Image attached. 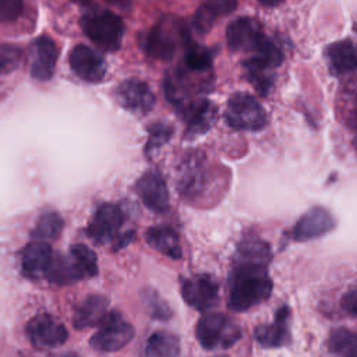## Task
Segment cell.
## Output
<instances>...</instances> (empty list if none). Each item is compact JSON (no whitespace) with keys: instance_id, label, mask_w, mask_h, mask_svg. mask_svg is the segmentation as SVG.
I'll list each match as a JSON object with an SVG mask.
<instances>
[{"instance_id":"cell-1","label":"cell","mask_w":357,"mask_h":357,"mask_svg":"<svg viewBox=\"0 0 357 357\" xmlns=\"http://www.w3.org/2000/svg\"><path fill=\"white\" fill-rule=\"evenodd\" d=\"M272 289L273 283L266 262L234 257L229 276L227 305L230 310L247 311L269 298Z\"/></svg>"},{"instance_id":"cell-2","label":"cell","mask_w":357,"mask_h":357,"mask_svg":"<svg viewBox=\"0 0 357 357\" xmlns=\"http://www.w3.org/2000/svg\"><path fill=\"white\" fill-rule=\"evenodd\" d=\"M191 42L188 29L183 20L166 14L160 17L151 29L144 33L141 45L145 53L156 60H172L181 46Z\"/></svg>"},{"instance_id":"cell-3","label":"cell","mask_w":357,"mask_h":357,"mask_svg":"<svg viewBox=\"0 0 357 357\" xmlns=\"http://www.w3.org/2000/svg\"><path fill=\"white\" fill-rule=\"evenodd\" d=\"M81 28L86 38L106 52L120 49L126 25L120 15L105 8H89L81 17Z\"/></svg>"},{"instance_id":"cell-4","label":"cell","mask_w":357,"mask_h":357,"mask_svg":"<svg viewBox=\"0 0 357 357\" xmlns=\"http://www.w3.org/2000/svg\"><path fill=\"white\" fill-rule=\"evenodd\" d=\"M225 120L236 131L257 132L268 126L265 107L248 92H236L229 98Z\"/></svg>"},{"instance_id":"cell-5","label":"cell","mask_w":357,"mask_h":357,"mask_svg":"<svg viewBox=\"0 0 357 357\" xmlns=\"http://www.w3.org/2000/svg\"><path fill=\"white\" fill-rule=\"evenodd\" d=\"M213 170L202 152L187 153L177 173V191L190 201L202 198L212 187Z\"/></svg>"},{"instance_id":"cell-6","label":"cell","mask_w":357,"mask_h":357,"mask_svg":"<svg viewBox=\"0 0 357 357\" xmlns=\"http://www.w3.org/2000/svg\"><path fill=\"white\" fill-rule=\"evenodd\" d=\"M240 328L225 314L208 312L199 318L195 335L205 349L230 347L240 337Z\"/></svg>"},{"instance_id":"cell-7","label":"cell","mask_w":357,"mask_h":357,"mask_svg":"<svg viewBox=\"0 0 357 357\" xmlns=\"http://www.w3.org/2000/svg\"><path fill=\"white\" fill-rule=\"evenodd\" d=\"M124 211L120 205L112 204V202H102L93 216L91 218L88 227H86V236L92 238L96 244L107 245L114 244L117 238L124 233H121V227L124 225Z\"/></svg>"},{"instance_id":"cell-8","label":"cell","mask_w":357,"mask_h":357,"mask_svg":"<svg viewBox=\"0 0 357 357\" xmlns=\"http://www.w3.org/2000/svg\"><path fill=\"white\" fill-rule=\"evenodd\" d=\"M134 336V328L120 312L110 311L99 324V329L91 337V346L98 351H117Z\"/></svg>"},{"instance_id":"cell-9","label":"cell","mask_w":357,"mask_h":357,"mask_svg":"<svg viewBox=\"0 0 357 357\" xmlns=\"http://www.w3.org/2000/svg\"><path fill=\"white\" fill-rule=\"evenodd\" d=\"M268 39L261 22L252 17H238L226 26L227 47L236 53L251 52L255 54Z\"/></svg>"},{"instance_id":"cell-10","label":"cell","mask_w":357,"mask_h":357,"mask_svg":"<svg viewBox=\"0 0 357 357\" xmlns=\"http://www.w3.org/2000/svg\"><path fill=\"white\" fill-rule=\"evenodd\" d=\"M114 99L126 110L137 116L148 114L156 102L151 86L138 78H127L120 82L114 89Z\"/></svg>"},{"instance_id":"cell-11","label":"cell","mask_w":357,"mask_h":357,"mask_svg":"<svg viewBox=\"0 0 357 357\" xmlns=\"http://www.w3.org/2000/svg\"><path fill=\"white\" fill-rule=\"evenodd\" d=\"M141 202L152 212L163 213L169 209V190L163 174L158 169L146 170L134 185Z\"/></svg>"},{"instance_id":"cell-12","label":"cell","mask_w":357,"mask_h":357,"mask_svg":"<svg viewBox=\"0 0 357 357\" xmlns=\"http://www.w3.org/2000/svg\"><path fill=\"white\" fill-rule=\"evenodd\" d=\"M68 63L78 78L91 84L102 82L107 71L105 57L84 43L73 47L68 56Z\"/></svg>"},{"instance_id":"cell-13","label":"cell","mask_w":357,"mask_h":357,"mask_svg":"<svg viewBox=\"0 0 357 357\" xmlns=\"http://www.w3.org/2000/svg\"><path fill=\"white\" fill-rule=\"evenodd\" d=\"M26 336L36 349H53L67 340L68 332L54 317L39 314L26 324Z\"/></svg>"},{"instance_id":"cell-14","label":"cell","mask_w":357,"mask_h":357,"mask_svg":"<svg viewBox=\"0 0 357 357\" xmlns=\"http://www.w3.org/2000/svg\"><path fill=\"white\" fill-rule=\"evenodd\" d=\"M181 296L190 307L206 312L219 300V284L209 275H195L183 280Z\"/></svg>"},{"instance_id":"cell-15","label":"cell","mask_w":357,"mask_h":357,"mask_svg":"<svg viewBox=\"0 0 357 357\" xmlns=\"http://www.w3.org/2000/svg\"><path fill=\"white\" fill-rule=\"evenodd\" d=\"M335 226V218L328 209L314 206L296 222L289 236L294 241H308L329 233Z\"/></svg>"},{"instance_id":"cell-16","label":"cell","mask_w":357,"mask_h":357,"mask_svg":"<svg viewBox=\"0 0 357 357\" xmlns=\"http://www.w3.org/2000/svg\"><path fill=\"white\" fill-rule=\"evenodd\" d=\"M180 116L185 121L184 137L187 139H195L211 130L216 120L218 109L209 99L202 98L188 106Z\"/></svg>"},{"instance_id":"cell-17","label":"cell","mask_w":357,"mask_h":357,"mask_svg":"<svg viewBox=\"0 0 357 357\" xmlns=\"http://www.w3.org/2000/svg\"><path fill=\"white\" fill-rule=\"evenodd\" d=\"M57 46L49 36H39L32 43L31 75L38 81H49L56 70Z\"/></svg>"},{"instance_id":"cell-18","label":"cell","mask_w":357,"mask_h":357,"mask_svg":"<svg viewBox=\"0 0 357 357\" xmlns=\"http://www.w3.org/2000/svg\"><path fill=\"white\" fill-rule=\"evenodd\" d=\"M290 310L287 305L278 308L272 324L255 328V339L264 347H280L290 340L289 332Z\"/></svg>"},{"instance_id":"cell-19","label":"cell","mask_w":357,"mask_h":357,"mask_svg":"<svg viewBox=\"0 0 357 357\" xmlns=\"http://www.w3.org/2000/svg\"><path fill=\"white\" fill-rule=\"evenodd\" d=\"M53 250L43 241L28 244L21 254L22 273L29 279H39L46 275L53 259Z\"/></svg>"},{"instance_id":"cell-20","label":"cell","mask_w":357,"mask_h":357,"mask_svg":"<svg viewBox=\"0 0 357 357\" xmlns=\"http://www.w3.org/2000/svg\"><path fill=\"white\" fill-rule=\"evenodd\" d=\"M325 59L332 75L344 77L356 70V49L351 39L337 40L325 49Z\"/></svg>"},{"instance_id":"cell-21","label":"cell","mask_w":357,"mask_h":357,"mask_svg":"<svg viewBox=\"0 0 357 357\" xmlns=\"http://www.w3.org/2000/svg\"><path fill=\"white\" fill-rule=\"evenodd\" d=\"M236 8L237 1L233 0L204 1L198 6L192 15V26L197 29V32L205 35L212 29L219 18L233 13Z\"/></svg>"},{"instance_id":"cell-22","label":"cell","mask_w":357,"mask_h":357,"mask_svg":"<svg viewBox=\"0 0 357 357\" xmlns=\"http://www.w3.org/2000/svg\"><path fill=\"white\" fill-rule=\"evenodd\" d=\"M107 305L109 300L102 294L86 296L75 308L74 326L77 329H85L99 325L107 314Z\"/></svg>"},{"instance_id":"cell-23","label":"cell","mask_w":357,"mask_h":357,"mask_svg":"<svg viewBox=\"0 0 357 357\" xmlns=\"http://www.w3.org/2000/svg\"><path fill=\"white\" fill-rule=\"evenodd\" d=\"M145 240L153 250L172 259H180L183 257L178 233L167 225H156L149 227L145 231Z\"/></svg>"},{"instance_id":"cell-24","label":"cell","mask_w":357,"mask_h":357,"mask_svg":"<svg viewBox=\"0 0 357 357\" xmlns=\"http://www.w3.org/2000/svg\"><path fill=\"white\" fill-rule=\"evenodd\" d=\"M241 64L245 79L261 96H266L275 84V68L255 57H248Z\"/></svg>"},{"instance_id":"cell-25","label":"cell","mask_w":357,"mask_h":357,"mask_svg":"<svg viewBox=\"0 0 357 357\" xmlns=\"http://www.w3.org/2000/svg\"><path fill=\"white\" fill-rule=\"evenodd\" d=\"M213 52L212 49L190 42L184 50V70L194 74H208L212 68Z\"/></svg>"},{"instance_id":"cell-26","label":"cell","mask_w":357,"mask_h":357,"mask_svg":"<svg viewBox=\"0 0 357 357\" xmlns=\"http://www.w3.org/2000/svg\"><path fill=\"white\" fill-rule=\"evenodd\" d=\"M180 351L178 337L167 331L153 332L145 346L146 357H176Z\"/></svg>"},{"instance_id":"cell-27","label":"cell","mask_w":357,"mask_h":357,"mask_svg":"<svg viewBox=\"0 0 357 357\" xmlns=\"http://www.w3.org/2000/svg\"><path fill=\"white\" fill-rule=\"evenodd\" d=\"M234 257L243 259H252V261H262L269 264L272 258L271 247L266 241H264L257 234H245L237 245Z\"/></svg>"},{"instance_id":"cell-28","label":"cell","mask_w":357,"mask_h":357,"mask_svg":"<svg viewBox=\"0 0 357 357\" xmlns=\"http://www.w3.org/2000/svg\"><path fill=\"white\" fill-rule=\"evenodd\" d=\"M68 257L73 259L82 279L93 278L98 275V258L93 250L85 244H73L68 251Z\"/></svg>"},{"instance_id":"cell-29","label":"cell","mask_w":357,"mask_h":357,"mask_svg":"<svg viewBox=\"0 0 357 357\" xmlns=\"http://www.w3.org/2000/svg\"><path fill=\"white\" fill-rule=\"evenodd\" d=\"M146 131L149 137L145 144L144 153L146 158H152L153 153H156L166 142L170 141V138L173 137L174 128L172 124L159 120V121H152L146 127Z\"/></svg>"},{"instance_id":"cell-30","label":"cell","mask_w":357,"mask_h":357,"mask_svg":"<svg viewBox=\"0 0 357 357\" xmlns=\"http://www.w3.org/2000/svg\"><path fill=\"white\" fill-rule=\"evenodd\" d=\"M63 227H64V222L61 216L57 212L47 211L39 216L36 226L32 230V237L39 241L54 240L60 236Z\"/></svg>"},{"instance_id":"cell-31","label":"cell","mask_w":357,"mask_h":357,"mask_svg":"<svg viewBox=\"0 0 357 357\" xmlns=\"http://www.w3.org/2000/svg\"><path fill=\"white\" fill-rule=\"evenodd\" d=\"M141 301L148 311V314L160 321H166L172 317V310L167 305V303L159 296V293L153 289H142L141 290Z\"/></svg>"},{"instance_id":"cell-32","label":"cell","mask_w":357,"mask_h":357,"mask_svg":"<svg viewBox=\"0 0 357 357\" xmlns=\"http://www.w3.org/2000/svg\"><path fill=\"white\" fill-rule=\"evenodd\" d=\"M328 346L333 353H347L356 347V335L347 328H336L331 332Z\"/></svg>"},{"instance_id":"cell-33","label":"cell","mask_w":357,"mask_h":357,"mask_svg":"<svg viewBox=\"0 0 357 357\" xmlns=\"http://www.w3.org/2000/svg\"><path fill=\"white\" fill-rule=\"evenodd\" d=\"M21 60V52L11 45H0V74L10 73L17 68Z\"/></svg>"},{"instance_id":"cell-34","label":"cell","mask_w":357,"mask_h":357,"mask_svg":"<svg viewBox=\"0 0 357 357\" xmlns=\"http://www.w3.org/2000/svg\"><path fill=\"white\" fill-rule=\"evenodd\" d=\"M24 4L18 0H0V22L15 21L22 14Z\"/></svg>"},{"instance_id":"cell-35","label":"cell","mask_w":357,"mask_h":357,"mask_svg":"<svg viewBox=\"0 0 357 357\" xmlns=\"http://www.w3.org/2000/svg\"><path fill=\"white\" fill-rule=\"evenodd\" d=\"M342 308L350 315L354 317L357 312V300H356V289L351 287L349 291H346L340 301Z\"/></svg>"},{"instance_id":"cell-36","label":"cell","mask_w":357,"mask_h":357,"mask_svg":"<svg viewBox=\"0 0 357 357\" xmlns=\"http://www.w3.org/2000/svg\"><path fill=\"white\" fill-rule=\"evenodd\" d=\"M50 357H81V356L74 351H67V353H61V354H53Z\"/></svg>"},{"instance_id":"cell-37","label":"cell","mask_w":357,"mask_h":357,"mask_svg":"<svg viewBox=\"0 0 357 357\" xmlns=\"http://www.w3.org/2000/svg\"><path fill=\"white\" fill-rule=\"evenodd\" d=\"M346 357H357V349L353 347L351 350H349V351L346 353Z\"/></svg>"}]
</instances>
